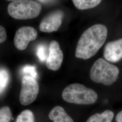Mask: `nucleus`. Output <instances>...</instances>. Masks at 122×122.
<instances>
[{
  "label": "nucleus",
  "instance_id": "obj_1",
  "mask_svg": "<svg viewBox=\"0 0 122 122\" xmlns=\"http://www.w3.org/2000/svg\"><path fill=\"white\" fill-rule=\"evenodd\" d=\"M108 34L107 27L96 24L83 32L79 39L75 56L87 60L95 55L105 43Z\"/></svg>",
  "mask_w": 122,
  "mask_h": 122
},
{
  "label": "nucleus",
  "instance_id": "obj_4",
  "mask_svg": "<svg viewBox=\"0 0 122 122\" xmlns=\"http://www.w3.org/2000/svg\"><path fill=\"white\" fill-rule=\"evenodd\" d=\"M8 12L12 17L20 20L34 19L39 15L41 5L30 0H13L8 6Z\"/></svg>",
  "mask_w": 122,
  "mask_h": 122
},
{
  "label": "nucleus",
  "instance_id": "obj_10",
  "mask_svg": "<svg viewBox=\"0 0 122 122\" xmlns=\"http://www.w3.org/2000/svg\"><path fill=\"white\" fill-rule=\"evenodd\" d=\"M48 117L53 122H74L72 118L60 106L54 107L49 113Z\"/></svg>",
  "mask_w": 122,
  "mask_h": 122
},
{
  "label": "nucleus",
  "instance_id": "obj_13",
  "mask_svg": "<svg viewBox=\"0 0 122 122\" xmlns=\"http://www.w3.org/2000/svg\"><path fill=\"white\" fill-rule=\"evenodd\" d=\"M16 122H35L34 114L30 110H24L18 116Z\"/></svg>",
  "mask_w": 122,
  "mask_h": 122
},
{
  "label": "nucleus",
  "instance_id": "obj_9",
  "mask_svg": "<svg viewBox=\"0 0 122 122\" xmlns=\"http://www.w3.org/2000/svg\"><path fill=\"white\" fill-rule=\"evenodd\" d=\"M104 57L108 61L116 62L122 59V39L110 42L105 46Z\"/></svg>",
  "mask_w": 122,
  "mask_h": 122
},
{
  "label": "nucleus",
  "instance_id": "obj_16",
  "mask_svg": "<svg viewBox=\"0 0 122 122\" xmlns=\"http://www.w3.org/2000/svg\"><path fill=\"white\" fill-rule=\"evenodd\" d=\"M37 55L40 61H44L47 60L46 48L44 45H40L38 47Z\"/></svg>",
  "mask_w": 122,
  "mask_h": 122
},
{
  "label": "nucleus",
  "instance_id": "obj_18",
  "mask_svg": "<svg viewBox=\"0 0 122 122\" xmlns=\"http://www.w3.org/2000/svg\"><path fill=\"white\" fill-rule=\"evenodd\" d=\"M7 38L6 31L3 26L0 25V44L3 43Z\"/></svg>",
  "mask_w": 122,
  "mask_h": 122
},
{
  "label": "nucleus",
  "instance_id": "obj_15",
  "mask_svg": "<svg viewBox=\"0 0 122 122\" xmlns=\"http://www.w3.org/2000/svg\"><path fill=\"white\" fill-rule=\"evenodd\" d=\"M12 118V113L10 108L5 106L0 109V122H10Z\"/></svg>",
  "mask_w": 122,
  "mask_h": 122
},
{
  "label": "nucleus",
  "instance_id": "obj_17",
  "mask_svg": "<svg viewBox=\"0 0 122 122\" xmlns=\"http://www.w3.org/2000/svg\"><path fill=\"white\" fill-rule=\"evenodd\" d=\"M23 71L24 72L29 74L30 76H32V77L36 78L37 77V72L35 67L31 66H26L23 68Z\"/></svg>",
  "mask_w": 122,
  "mask_h": 122
},
{
  "label": "nucleus",
  "instance_id": "obj_2",
  "mask_svg": "<svg viewBox=\"0 0 122 122\" xmlns=\"http://www.w3.org/2000/svg\"><path fill=\"white\" fill-rule=\"evenodd\" d=\"M62 97L66 102L78 105H91L98 99L96 92L82 84L74 83L66 87L62 93Z\"/></svg>",
  "mask_w": 122,
  "mask_h": 122
},
{
  "label": "nucleus",
  "instance_id": "obj_12",
  "mask_svg": "<svg viewBox=\"0 0 122 122\" xmlns=\"http://www.w3.org/2000/svg\"><path fill=\"white\" fill-rule=\"evenodd\" d=\"M74 5L81 10H84L95 8L100 4V0H73Z\"/></svg>",
  "mask_w": 122,
  "mask_h": 122
},
{
  "label": "nucleus",
  "instance_id": "obj_8",
  "mask_svg": "<svg viewBox=\"0 0 122 122\" xmlns=\"http://www.w3.org/2000/svg\"><path fill=\"white\" fill-rule=\"evenodd\" d=\"M49 55L47 57L46 65L49 69L57 71L61 67L63 58V54L59 43L52 40L49 44Z\"/></svg>",
  "mask_w": 122,
  "mask_h": 122
},
{
  "label": "nucleus",
  "instance_id": "obj_5",
  "mask_svg": "<svg viewBox=\"0 0 122 122\" xmlns=\"http://www.w3.org/2000/svg\"><path fill=\"white\" fill-rule=\"evenodd\" d=\"M39 92V85L35 78L26 75L23 77L20 101L23 105H28L35 101Z\"/></svg>",
  "mask_w": 122,
  "mask_h": 122
},
{
  "label": "nucleus",
  "instance_id": "obj_11",
  "mask_svg": "<svg viewBox=\"0 0 122 122\" xmlns=\"http://www.w3.org/2000/svg\"><path fill=\"white\" fill-rule=\"evenodd\" d=\"M114 117L113 112L106 110L102 113H97L91 116L86 122H112Z\"/></svg>",
  "mask_w": 122,
  "mask_h": 122
},
{
  "label": "nucleus",
  "instance_id": "obj_3",
  "mask_svg": "<svg viewBox=\"0 0 122 122\" xmlns=\"http://www.w3.org/2000/svg\"><path fill=\"white\" fill-rule=\"evenodd\" d=\"M119 70L118 67L103 58L97 59L90 71V77L96 83L109 86L116 81Z\"/></svg>",
  "mask_w": 122,
  "mask_h": 122
},
{
  "label": "nucleus",
  "instance_id": "obj_7",
  "mask_svg": "<svg viewBox=\"0 0 122 122\" xmlns=\"http://www.w3.org/2000/svg\"><path fill=\"white\" fill-rule=\"evenodd\" d=\"M64 15V12L60 10H55L49 13L40 23V30L45 33L57 31L62 24Z\"/></svg>",
  "mask_w": 122,
  "mask_h": 122
},
{
  "label": "nucleus",
  "instance_id": "obj_6",
  "mask_svg": "<svg viewBox=\"0 0 122 122\" xmlns=\"http://www.w3.org/2000/svg\"><path fill=\"white\" fill-rule=\"evenodd\" d=\"M37 37V31L34 28L21 27L15 33L14 40L15 47L19 50H25L30 42L35 40Z\"/></svg>",
  "mask_w": 122,
  "mask_h": 122
},
{
  "label": "nucleus",
  "instance_id": "obj_19",
  "mask_svg": "<svg viewBox=\"0 0 122 122\" xmlns=\"http://www.w3.org/2000/svg\"><path fill=\"white\" fill-rule=\"evenodd\" d=\"M116 120L117 122H122V110L116 116Z\"/></svg>",
  "mask_w": 122,
  "mask_h": 122
},
{
  "label": "nucleus",
  "instance_id": "obj_14",
  "mask_svg": "<svg viewBox=\"0 0 122 122\" xmlns=\"http://www.w3.org/2000/svg\"><path fill=\"white\" fill-rule=\"evenodd\" d=\"M8 72L4 69H0V94L3 92L9 81Z\"/></svg>",
  "mask_w": 122,
  "mask_h": 122
}]
</instances>
